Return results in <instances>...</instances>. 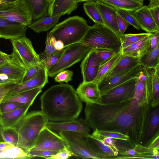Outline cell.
<instances>
[{"label":"cell","instance_id":"f546056e","mask_svg":"<svg viewBox=\"0 0 159 159\" xmlns=\"http://www.w3.org/2000/svg\"><path fill=\"white\" fill-rule=\"evenodd\" d=\"M150 112L145 131L143 140L151 139L159 131V108L158 105Z\"/></svg>","mask_w":159,"mask_h":159},{"label":"cell","instance_id":"c3c4849f","mask_svg":"<svg viewBox=\"0 0 159 159\" xmlns=\"http://www.w3.org/2000/svg\"><path fill=\"white\" fill-rule=\"evenodd\" d=\"M51 35L49 32H48L46 41V46L45 50L43 52L39 54L40 57V60L57 51L51 42Z\"/></svg>","mask_w":159,"mask_h":159},{"label":"cell","instance_id":"3957f363","mask_svg":"<svg viewBox=\"0 0 159 159\" xmlns=\"http://www.w3.org/2000/svg\"><path fill=\"white\" fill-rule=\"evenodd\" d=\"M48 120L41 111L29 112L14 128L19 136L16 146L25 152L34 143L42 130L46 126Z\"/></svg>","mask_w":159,"mask_h":159},{"label":"cell","instance_id":"ba28073f","mask_svg":"<svg viewBox=\"0 0 159 159\" xmlns=\"http://www.w3.org/2000/svg\"><path fill=\"white\" fill-rule=\"evenodd\" d=\"M0 18L21 24L28 27L33 17L25 0H17L0 4Z\"/></svg>","mask_w":159,"mask_h":159},{"label":"cell","instance_id":"f907efd6","mask_svg":"<svg viewBox=\"0 0 159 159\" xmlns=\"http://www.w3.org/2000/svg\"><path fill=\"white\" fill-rule=\"evenodd\" d=\"M26 152L30 157L31 158L35 157H41L46 159L58 152H56L45 150H36Z\"/></svg>","mask_w":159,"mask_h":159},{"label":"cell","instance_id":"e7e4bbea","mask_svg":"<svg viewBox=\"0 0 159 159\" xmlns=\"http://www.w3.org/2000/svg\"><path fill=\"white\" fill-rule=\"evenodd\" d=\"M49 3H50L51 2L53 1L54 0H48Z\"/></svg>","mask_w":159,"mask_h":159},{"label":"cell","instance_id":"6da1fadb","mask_svg":"<svg viewBox=\"0 0 159 159\" xmlns=\"http://www.w3.org/2000/svg\"><path fill=\"white\" fill-rule=\"evenodd\" d=\"M86 104L85 119L93 130L120 133L135 145L143 143L150 108L140 105L134 98L117 103Z\"/></svg>","mask_w":159,"mask_h":159},{"label":"cell","instance_id":"6f0895ef","mask_svg":"<svg viewBox=\"0 0 159 159\" xmlns=\"http://www.w3.org/2000/svg\"><path fill=\"white\" fill-rule=\"evenodd\" d=\"M53 45L57 51H60L65 48L63 42L60 40H57Z\"/></svg>","mask_w":159,"mask_h":159},{"label":"cell","instance_id":"f6af8a7d","mask_svg":"<svg viewBox=\"0 0 159 159\" xmlns=\"http://www.w3.org/2000/svg\"><path fill=\"white\" fill-rule=\"evenodd\" d=\"M147 7L157 25L159 26V0H149Z\"/></svg>","mask_w":159,"mask_h":159},{"label":"cell","instance_id":"680465c9","mask_svg":"<svg viewBox=\"0 0 159 159\" xmlns=\"http://www.w3.org/2000/svg\"><path fill=\"white\" fill-rule=\"evenodd\" d=\"M12 144L5 142H0V149L4 150Z\"/></svg>","mask_w":159,"mask_h":159},{"label":"cell","instance_id":"9f6ffc18","mask_svg":"<svg viewBox=\"0 0 159 159\" xmlns=\"http://www.w3.org/2000/svg\"><path fill=\"white\" fill-rule=\"evenodd\" d=\"M11 57V54H8L0 50V66L8 62Z\"/></svg>","mask_w":159,"mask_h":159},{"label":"cell","instance_id":"8fae6325","mask_svg":"<svg viewBox=\"0 0 159 159\" xmlns=\"http://www.w3.org/2000/svg\"><path fill=\"white\" fill-rule=\"evenodd\" d=\"M13 50L17 54L27 68L40 62L31 41L25 36L11 40Z\"/></svg>","mask_w":159,"mask_h":159},{"label":"cell","instance_id":"d6986e66","mask_svg":"<svg viewBox=\"0 0 159 159\" xmlns=\"http://www.w3.org/2000/svg\"><path fill=\"white\" fill-rule=\"evenodd\" d=\"M48 71L43 65L36 76L26 81L19 84L7 96L38 87L43 88L48 82Z\"/></svg>","mask_w":159,"mask_h":159},{"label":"cell","instance_id":"8992f818","mask_svg":"<svg viewBox=\"0 0 159 159\" xmlns=\"http://www.w3.org/2000/svg\"><path fill=\"white\" fill-rule=\"evenodd\" d=\"M58 134L67 143L73 156L77 158L109 159L95 152L90 147L87 135L77 132L61 131Z\"/></svg>","mask_w":159,"mask_h":159},{"label":"cell","instance_id":"be15d7a7","mask_svg":"<svg viewBox=\"0 0 159 159\" xmlns=\"http://www.w3.org/2000/svg\"><path fill=\"white\" fill-rule=\"evenodd\" d=\"M4 150H0V154H1V153H2L3 152V151H4Z\"/></svg>","mask_w":159,"mask_h":159},{"label":"cell","instance_id":"7a4b0ae2","mask_svg":"<svg viewBox=\"0 0 159 159\" xmlns=\"http://www.w3.org/2000/svg\"><path fill=\"white\" fill-rule=\"evenodd\" d=\"M41 111L48 121H69L78 118L83 109L82 101L70 84L51 86L40 98Z\"/></svg>","mask_w":159,"mask_h":159},{"label":"cell","instance_id":"ffe728a7","mask_svg":"<svg viewBox=\"0 0 159 159\" xmlns=\"http://www.w3.org/2000/svg\"><path fill=\"white\" fill-rule=\"evenodd\" d=\"M33 103L26 104L22 107L0 115V127L3 129L14 128L27 114Z\"/></svg>","mask_w":159,"mask_h":159},{"label":"cell","instance_id":"603a6c76","mask_svg":"<svg viewBox=\"0 0 159 159\" xmlns=\"http://www.w3.org/2000/svg\"><path fill=\"white\" fill-rule=\"evenodd\" d=\"M62 15L63 14L61 13L51 16L47 12L40 18L32 22L28 27L38 33L48 31L58 23L59 19Z\"/></svg>","mask_w":159,"mask_h":159},{"label":"cell","instance_id":"f5cc1de1","mask_svg":"<svg viewBox=\"0 0 159 159\" xmlns=\"http://www.w3.org/2000/svg\"><path fill=\"white\" fill-rule=\"evenodd\" d=\"M159 43V33H152L150 35V45L147 52L153 49Z\"/></svg>","mask_w":159,"mask_h":159},{"label":"cell","instance_id":"e575fe53","mask_svg":"<svg viewBox=\"0 0 159 159\" xmlns=\"http://www.w3.org/2000/svg\"><path fill=\"white\" fill-rule=\"evenodd\" d=\"M30 157L21 148L12 144L0 154V159H31Z\"/></svg>","mask_w":159,"mask_h":159},{"label":"cell","instance_id":"681fc988","mask_svg":"<svg viewBox=\"0 0 159 159\" xmlns=\"http://www.w3.org/2000/svg\"><path fill=\"white\" fill-rule=\"evenodd\" d=\"M96 51L97 57L100 65L108 61L118 52L103 50H96Z\"/></svg>","mask_w":159,"mask_h":159},{"label":"cell","instance_id":"b9f144b4","mask_svg":"<svg viewBox=\"0 0 159 159\" xmlns=\"http://www.w3.org/2000/svg\"><path fill=\"white\" fill-rule=\"evenodd\" d=\"M20 83L12 80L0 82V105L9 92ZM1 114L0 110V115Z\"/></svg>","mask_w":159,"mask_h":159},{"label":"cell","instance_id":"11a10c76","mask_svg":"<svg viewBox=\"0 0 159 159\" xmlns=\"http://www.w3.org/2000/svg\"><path fill=\"white\" fill-rule=\"evenodd\" d=\"M148 143V147L153 149L159 150V131L155 134Z\"/></svg>","mask_w":159,"mask_h":159},{"label":"cell","instance_id":"db71d44e","mask_svg":"<svg viewBox=\"0 0 159 159\" xmlns=\"http://www.w3.org/2000/svg\"><path fill=\"white\" fill-rule=\"evenodd\" d=\"M117 19L119 31L121 34H123L130 24L117 13Z\"/></svg>","mask_w":159,"mask_h":159},{"label":"cell","instance_id":"83f0119b","mask_svg":"<svg viewBox=\"0 0 159 159\" xmlns=\"http://www.w3.org/2000/svg\"><path fill=\"white\" fill-rule=\"evenodd\" d=\"M117 9L134 11L143 5L144 0H98Z\"/></svg>","mask_w":159,"mask_h":159},{"label":"cell","instance_id":"44dd1931","mask_svg":"<svg viewBox=\"0 0 159 159\" xmlns=\"http://www.w3.org/2000/svg\"><path fill=\"white\" fill-rule=\"evenodd\" d=\"M133 13L142 29L147 33H159V26L156 24L147 6L143 5Z\"/></svg>","mask_w":159,"mask_h":159},{"label":"cell","instance_id":"7c38bea8","mask_svg":"<svg viewBox=\"0 0 159 159\" xmlns=\"http://www.w3.org/2000/svg\"><path fill=\"white\" fill-rule=\"evenodd\" d=\"M145 67L139 64L129 70L111 76H106L98 84L101 93L107 91L130 79L138 77Z\"/></svg>","mask_w":159,"mask_h":159},{"label":"cell","instance_id":"91938a15","mask_svg":"<svg viewBox=\"0 0 159 159\" xmlns=\"http://www.w3.org/2000/svg\"><path fill=\"white\" fill-rule=\"evenodd\" d=\"M9 80H10L6 76L0 74V82H4Z\"/></svg>","mask_w":159,"mask_h":159},{"label":"cell","instance_id":"e0dca14e","mask_svg":"<svg viewBox=\"0 0 159 159\" xmlns=\"http://www.w3.org/2000/svg\"><path fill=\"white\" fill-rule=\"evenodd\" d=\"M28 26L0 18V38L12 40L26 36Z\"/></svg>","mask_w":159,"mask_h":159},{"label":"cell","instance_id":"5b68a950","mask_svg":"<svg viewBox=\"0 0 159 159\" xmlns=\"http://www.w3.org/2000/svg\"><path fill=\"white\" fill-rule=\"evenodd\" d=\"M80 43L90 49L118 52L121 50L120 39L105 25L94 24L90 27Z\"/></svg>","mask_w":159,"mask_h":159},{"label":"cell","instance_id":"03108f58","mask_svg":"<svg viewBox=\"0 0 159 159\" xmlns=\"http://www.w3.org/2000/svg\"></svg>","mask_w":159,"mask_h":159},{"label":"cell","instance_id":"6125c7cd","mask_svg":"<svg viewBox=\"0 0 159 159\" xmlns=\"http://www.w3.org/2000/svg\"><path fill=\"white\" fill-rule=\"evenodd\" d=\"M97 0H76L78 2V3H79L80 2H85L89 1H96Z\"/></svg>","mask_w":159,"mask_h":159},{"label":"cell","instance_id":"f35d334b","mask_svg":"<svg viewBox=\"0 0 159 159\" xmlns=\"http://www.w3.org/2000/svg\"><path fill=\"white\" fill-rule=\"evenodd\" d=\"M151 33H146L136 34H124L120 39L121 43V49L126 48L151 34Z\"/></svg>","mask_w":159,"mask_h":159},{"label":"cell","instance_id":"4316f807","mask_svg":"<svg viewBox=\"0 0 159 159\" xmlns=\"http://www.w3.org/2000/svg\"><path fill=\"white\" fill-rule=\"evenodd\" d=\"M122 49L123 53L135 57L140 58L145 54L150 45V35Z\"/></svg>","mask_w":159,"mask_h":159},{"label":"cell","instance_id":"ab89813d","mask_svg":"<svg viewBox=\"0 0 159 159\" xmlns=\"http://www.w3.org/2000/svg\"><path fill=\"white\" fill-rule=\"evenodd\" d=\"M65 49L57 51L49 55L43 59L40 60L48 71L58 62L63 53Z\"/></svg>","mask_w":159,"mask_h":159},{"label":"cell","instance_id":"52a82bcc","mask_svg":"<svg viewBox=\"0 0 159 159\" xmlns=\"http://www.w3.org/2000/svg\"><path fill=\"white\" fill-rule=\"evenodd\" d=\"M64 48V51L58 62L48 71L49 76L53 77L60 71L79 62L90 49L81 43L72 44Z\"/></svg>","mask_w":159,"mask_h":159},{"label":"cell","instance_id":"94428289","mask_svg":"<svg viewBox=\"0 0 159 159\" xmlns=\"http://www.w3.org/2000/svg\"><path fill=\"white\" fill-rule=\"evenodd\" d=\"M17 0H0V4L14 2Z\"/></svg>","mask_w":159,"mask_h":159},{"label":"cell","instance_id":"4dcf8cb0","mask_svg":"<svg viewBox=\"0 0 159 159\" xmlns=\"http://www.w3.org/2000/svg\"><path fill=\"white\" fill-rule=\"evenodd\" d=\"M25 0L34 20L39 19L47 12L49 4L48 0Z\"/></svg>","mask_w":159,"mask_h":159},{"label":"cell","instance_id":"836d02e7","mask_svg":"<svg viewBox=\"0 0 159 159\" xmlns=\"http://www.w3.org/2000/svg\"><path fill=\"white\" fill-rule=\"evenodd\" d=\"M83 7L85 13L95 24L105 25L97 7L96 1H85L83 3Z\"/></svg>","mask_w":159,"mask_h":159},{"label":"cell","instance_id":"277c9868","mask_svg":"<svg viewBox=\"0 0 159 159\" xmlns=\"http://www.w3.org/2000/svg\"><path fill=\"white\" fill-rule=\"evenodd\" d=\"M90 27L84 18L76 16L58 23L49 33L57 40L62 41L65 48L80 43Z\"/></svg>","mask_w":159,"mask_h":159},{"label":"cell","instance_id":"cb8c5ba5","mask_svg":"<svg viewBox=\"0 0 159 159\" xmlns=\"http://www.w3.org/2000/svg\"><path fill=\"white\" fill-rule=\"evenodd\" d=\"M87 137L90 147L95 152L109 159H116L119 153L116 148L104 144L89 134L87 135Z\"/></svg>","mask_w":159,"mask_h":159},{"label":"cell","instance_id":"60d3db41","mask_svg":"<svg viewBox=\"0 0 159 159\" xmlns=\"http://www.w3.org/2000/svg\"><path fill=\"white\" fill-rule=\"evenodd\" d=\"M116 12L121 17L126 21L129 24L138 30L141 29L133 11L123 9H117Z\"/></svg>","mask_w":159,"mask_h":159},{"label":"cell","instance_id":"484cf974","mask_svg":"<svg viewBox=\"0 0 159 159\" xmlns=\"http://www.w3.org/2000/svg\"><path fill=\"white\" fill-rule=\"evenodd\" d=\"M42 87H38L7 96L3 99L2 103L14 102L24 104L33 103L37 96L42 92Z\"/></svg>","mask_w":159,"mask_h":159},{"label":"cell","instance_id":"30bf717a","mask_svg":"<svg viewBox=\"0 0 159 159\" xmlns=\"http://www.w3.org/2000/svg\"><path fill=\"white\" fill-rule=\"evenodd\" d=\"M138 77L130 79L107 91L101 93L100 104L119 103L133 98Z\"/></svg>","mask_w":159,"mask_h":159},{"label":"cell","instance_id":"ac0fdd59","mask_svg":"<svg viewBox=\"0 0 159 159\" xmlns=\"http://www.w3.org/2000/svg\"><path fill=\"white\" fill-rule=\"evenodd\" d=\"M96 2L97 7L105 25L113 32L120 39L123 34L121 33L118 27L116 10L98 0Z\"/></svg>","mask_w":159,"mask_h":159},{"label":"cell","instance_id":"7dc6e473","mask_svg":"<svg viewBox=\"0 0 159 159\" xmlns=\"http://www.w3.org/2000/svg\"><path fill=\"white\" fill-rule=\"evenodd\" d=\"M26 104L14 102H2L0 105L1 114L16 110L22 107Z\"/></svg>","mask_w":159,"mask_h":159},{"label":"cell","instance_id":"8d00e7d4","mask_svg":"<svg viewBox=\"0 0 159 159\" xmlns=\"http://www.w3.org/2000/svg\"><path fill=\"white\" fill-rule=\"evenodd\" d=\"M18 140V133L15 128L3 129L0 127V142L16 146Z\"/></svg>","mask_w":159,"mask_h":159},{"label":"cell","instance_id":"d590c367","mask_svg":"<svg viewBox=\"0 0 159 159\" xmlns=\"http://www.w3.org/2000/svg\"><path fill=\"white\" fill-rule=\"evenodd\" d=\"M151 106L154 108L159 104V75L155 71L154 69H151Z\"/></svg>","mask_w":159,"mask_h":159},{"label":"cell","instance_id":"d6a6232c","mask_svg":"<svg viewBox=\"0 0 159 159\" xmlns=\"http://www.w3.org/2000/svg\"><path fill=\"white\" fill-rule=\"evenodd\" d=\"M139 64L151 69H154L159 65V43L153 49L139 58Z\"/></svg>","mask_w":159,"mask_h":159},{"label":"cell","instance_id":"5bb4252c","mask_svg":"<svg viewBox=\"0 0 159 159\" xmlns=\"http://www.w3.org/2000/svg\"><path fill=\"white\" fill-rule=\"evenodd\" d=\"M46 126L54 132L61 131L77 132L88 135L90 127L85 119L82 118L69 121L56 122L48 121Z\"/></svg>","mask_w":159,"mask_h":159},{"label":"cell","instance_id":"d4e9b609","mask_svg":"<svg viewBox=\"0 0 159 159\" xmlns=\"http://www.w3.org/2000/svg\"><path fill=\"white\" fill-rule=\"evenodd\" d=\"M139 58L122 53L116 66L106 76L114 75L130 70L139 64Z\"/></svg>","mask_w":159,"mask_h":159},{"label":"cell","instance_id":"7402d4cb","mask_svg":"<svg viewBox=\"0 0 159 159\" xmlns=\"http://www.w3.org/2000/svg\"><path fill=\"white\" fill-rule=\"evenodd\" d=\"M76 0H54L49 4L47 13L51 16L62 13L69 15L77 8Z\"/></svg>","mask_w":159,"mask_h":159},{"label":"cell","instance_id":"1f68e13d","mask_svg":"<svg viewBox=\"0 0 159 159\" xmlns=\"http://www.w3.org/2000/svg\"><path fill=\"white\" fill-rule=\"evenodd\" d=\"M122 54L121 50L108 61L101 65L97 77L93 81L98 84L116 66Z\"/></svg>","mask_w":159,"mask_h":159},{"label":"cell","instance_id":"9c48e42d","mask_svg":"<svg viewBox=\"0 0 159 159\" xmlns=\"http://www.w3.org/2000/svg\"><path fill=\"white\" fill-rule=\"evenodd\" d=\"M66 147L68 148L65 140L46 126L41 131L33 146L25 152L45 150L58 152Z\"/></svg>","mask_w":159,"mask_h":159},{"label":"cell","instance_id":"74e56055","mask_svg":"<svg viewBox=\"0 0 159 159\" xmlns=\"http://www.w3.org/2000/svg\"><path fill=\"white\" fill-rule=\"evenodd\" d=\"M134 148L138 152L139 159H159V150L152 149L141 144L135 145Z\"/></svg>","mask_w":159,"mask_h":159},{"label":"cell","instance_id":"bcb514c9","mask_svg":"<svg viewBox=\"0 0 159 159\" xmlns=\"http://www.w3.org/2000/svg\"><path fill=\"white\" fill-rule=\"evenodd\" d=\"M73 72L68 70H64L58 72L55 77V82L61 83L65 82L67 83L72 80Z\"/></svg>","mask_w":159,"mask_h":159},{"label":"cell","instance_id":"7bdbcfd3","mask_svg":"<svg viewBox=\"0 0 159 159\" xmlns=\"http://www.w3.org/2000/svg\"><path fill=\"white\" fill-rule=\"evenodd\" d=\"M92 134H97L104 137L115 139L130 140L129 137L128 136L121 133L115 131L95 129L93 130Z\"/></svg>","mask_w":159,"mask_h":159},{"label":"cell","instance_id":"f1b7e54d","mask_svg":"<svg viewBox=\"0 0 159 159\" xmlns=\"http://www.w3.org/2000/svg\"><path fill=\"white\" fill-rule=\"evenodd\" d=\"M92 135L104 144L115 147L118 151L119 153L125 152L134 148L135 145L130 140H124L104 137L97 134H92Z\"/></svg>","mask_w":159,"mask_h":159},{"label":"cell","instance_id":"9a60e30c","mask_svg":"<svg viewBox=\"0 0 159 159\" xmlns=\"http://www.w3.org/2000/svg\"><path fill=\"white\" fill-rule=\"evenodd\" d=\"M100 66L96 50L90 49L83 58L80 65L83 82L93 81L97 77Z\"/></svg>","mask_w":159,"mask_h":159},{"label":"cell","instance_id":"816d5d0a","mask_svg":"<svg viewBox=\"0 0 159 159\" xmlns=\"http://www.w3.org/2000/svg\"><path fill=\"white\" fill-rule=\"evenodd\" d=\"M73 156L68 148H65L56 154L47 158L49 159H66Z\"/></svg>","mask_w":159,"mask_h":159},{"label":"cell","instance_id":"4fadbf2b","mask_svg":"<svg viewBox=\"0 0 159 159\" xmlns=\"http://www.w3.org/2000/svg\"><path fill=\"white\" fill-rule=\"evenodd\" d=\"M11 59L0 66V74L6 76L11 80L21 83L27 68L13 50Z\"/></svg>","mask_w":159,"mask_h":159},{"label":"cell","instance_id":"2e32d148","mask_svg":"<svg viewBox=\"0 0 159 159\" xmlns=\"http://www.w3.org/2000/svg\"><path fill=\"white\" fill-rule=\"evenodd\" d=\"M80 100L86 103L100 104L101 94L98 84L93 81L80 84L76 90Z\"/></svg>","mask_w":159,"mask_h":159},{"label":"cell","instance_id":"ee69618b","mask_svg":"<svg viewBox=\"0 0 159 159\" xmlns=\"http://www.w3.org/2000/svg\"><path fill=\"white\" fill-rule=\"evenodd\" d=\"M43 66V63L40 61L38 64L27 68L21 83L26 81L36 76Z\"/></svg>","mask_w":159,"mask_h":159}]
</instances>
